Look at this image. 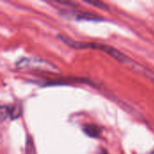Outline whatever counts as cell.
Returning <instances> with one entry per match:
<instances>
[{
	"mask_svg": "<svg viewBox=\"0 0 154 154\" xmlns=\"http://www.w3.org/2000/svg\"><path fill=\"white\" fill-rule=\"evenodd\" d=\"M60 40L64 43H66L67 45H69V47L74 48V49H93V50L100 51L102 52H105V53L108 54L109 56H111L115 60H118L119 62H123V63L130 62L129 57H127L125 54L120 52L118 50L115 49L114 47H112L110 45H106V44H104V43H98V42H76V41L71 40V39H69L68 37H65V36H61Z\"/></svg>",
	"mask_w": 154,
	"mask_h": 154,
	"instance_id": "cell-1",
	"label": "cell"
},
{
	"mask_svg": "<svg viewBox=\"0 0 154 154\" xmlns=\"http://www.w3.org/2000/svg\"><path fill=\"white\" fill-rule=\"evenodd\" d=\"M16 67L20 69H34L43 72H59V69H57L53 64L41 59L37 58H23L16 62Z\"/></svg>",
	"mask_w": 154,
	"mask_h": 154,
	"instance_id": "cell-2",
	"label": "cell"
},
{
	"mask_svg": "<svg viewBox=\"0 0 154 154\" xmlns=\"http://www.w3.org/2000/svg\"><path fill=\"white\" fill-rule=\"evenodd\" d=\"M64 15L76 19V20H100L102 18H100L99 16H97L93 14L90 13H86V12H82V11H66L64 12Z\"/></svg>",
	"mask_w": 154,
	"mask_h": 154,
	"instance_id": "cell-3",
	"label": "cell"
},
{
	"mask_svg": "<svg viewBox=\"0 0 154 154\" xmlns=\"http://www.w3.org/2000/svg\"><path fill=\"white\" fill-rule=\"evenodd\" d=\"M22 114L20 106H3L1 107V116L2 120L5 117H10L11 119H15L19 117Z\"/></svg>",
	"mask_w": 154,
	"mask_h": 154,
	"instance_id": "cell-4",
	"label": "cell"
},
{
	"mask_svg": "<svg viewBox=\"0 0 154 154\" xmlns=\"http://www.w3.org/2000/svg\"><path fill=\"white\" fill-rule=\"evenodd\" d=\"M83 131L90 137H98L101 134V129L95 125H86L83 127Z\"/></svg>",
	"mask_w": 154,
	"mask_h": 154,
	"instance_id": "cell-5",
	"label": "cell"
},
{
	"mask_svg": "<svg viewBox=\"0 0 154 154\" xmlns=\"http://www.w3.org/2000/svg\"><path fill=\"white\" fill-rule=\"evenodd\" d=\"M89 5H98V8H106V6L103 4V3H100V2H86Z\"/></svg>",
	"mask_w": 154,
	"mask_h": 154,
	"instance_id": "cell-6",
	"label": "cell"
}]
</instances>
